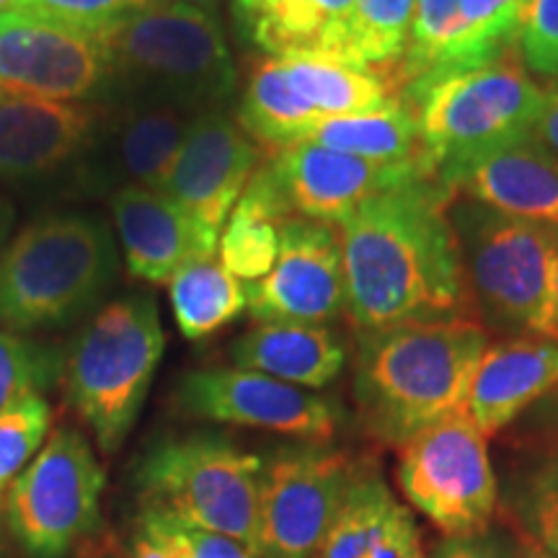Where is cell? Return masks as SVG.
<instances>
[{
  "mask_svg": "<svg viewBox=\"0 0 558 558\" xmlns=\"http://www.w3.org/2000/svg\"><path fill=\"white\" fill-rule=\"evenodd\" d=\"M347 313L360 333L439 318H473L450 194L418 177L367 199L339 222Z\"/></svg>",
  "mask_w": 558,
  "mask_h": 558,
  "instance_id": "obj_1",
  "label": "cell"
},
{
  "mask_svg": "<svg viewBox=\"0 0 558 558\" xmlns=\"http://www.w3.org/2000/svg\"><path fill=\"white\" fill-rule=\"evenodd\" d=\"M488 337L476 318H439L360 333L354 396L369 435L401 448L465 409Z\"/></svg>",
  "mask_w": 558,
  "mask_h": 558,
  "instance_id": "obj_2",
  "label": "cell"
},
{
  "mask_svg": "<svg viewBox=\"0 0 558 558\" xmlns=\"http://www.w3.org/2000/svg\"><path fill=\"white\" fill-rule=\"evenodd\" d=\"M117 107L173 109L197 117L222 109L239 88L218 11L153 0L99 37Z\"/></svg>",
  "mask_w": 558,
  "mask_h": 558,
  "instance_id": "obj_3",
  "label": "cell"
},
{
  "mask_svg": "<svg viewBox=\"0 0 558 558\" xmlns=\"http://www.w3.org/2000/svg\"><path fill=\"white\" fill-rule=\"evenodd\" d=\"M546 90L522 65L518 50L481 68L409 81L399 94L414 111L424 173L435 179L460 160L527 137Z\"/></svg>",
  "mask_w": 558,
  "mask_h": 558,
  "instance_id": "obj_4",
  "label": "cell"
},
{
  "mask_svg": "<svg viewBox=\"0 0 558 558\" xmlns=\"http://www.w3.org/2000/svg\"><path fill=\"white\" fill-rule=\"evenodd\" d=\"M450 222L486 326L509 337H548L556 222L514 218L463 197H450Z\"/></svg>",
  "mask_w": 558,
  "mask_h": 558,
  "instance_id": "obj_5",
  "label": "cell"
},
{
  "mask_svg": "<svg viewBox=\"0 0 558 558\" xmlns=\"http://www.w3.org/2000/svg\"><path fill=\"white\" fill-rule=\"evenodd\" d=\"M114 275L117 246L104 222L81 215L34 222L0 256V324L13 331L65 326Z\"/></svg>",
  "mask_w": 558,
  "mask_h": 558,
  "instance_id": "obj_6",
  "label": "cell"
},
{
  "mask_svg": "<svg viewBox=\"0 0 558 558\" xmlns=\"http://www.w3.org/2000/svg\"><path fill=\"white\" fill-rule=\"evenodd\" d=\"M166 333L153 298H124L96 313L68 360V399L104 452L135 427L163 357Z\"/></svg>",
  "mask_w": 558,
  "mask_h": 558,
  "instance_id": "obj_7",
  "label": "cell"
},
{
  "mask_svg": "<svg viewBox=\"0 0 558 558\" xmlns=\"http://www.w3.org/2000/svg\"><path fill=\"white\" fill-rule=\"evenodd\" d=\"M262 458L220 435L158 442L137 465L143 507L166 509L254 554Z\"/></svg>",
  "mask_w": 558,
  "mask_h": 558,
  "instance_id": "obj_8",
  "label": "cell"
},
{
  "mask_svg": "<svg viewBox=\"0 0 558 558\" xmlns=\"http://www.w3.org/2000/svg\"><path fill=\"white\" fill-rule=\"evenodd\" d=\"M399 486L445 538L494 525L499 486L486 435L458 409L399 448Z\"/></svg>",
  "mask_w": 558,
  "mask_h": 558,
  "instance_id": "obj_9",
  "label": "cell"
},
{
  "mask_svg": "<svg viewBox=\"0 0 558 558\" xmlns=\"http://www.w3.org/2000/svg\"><path fill=\"white\" fill-rule=\"evenodd\" d=\"M347 452L303 442L262 460L256 558H313L360 478Z\"/></svg>",
  "mask_w": 558,
  "mask_h": 558,
  "instance_id": "obj_10",
  "label": "cell"
},
{
  "mask_svg": "<svg viewBox=\"0 0 558 558\" xmlns=\"http://www.w3.org/2000/svg\"><path fill=\"white\" fill-rule=\"evenodd\" d=\"M104 471L88 439L73 427L50 439L13 481L9 525L34 558H62L99 520Z\"/></svg>",
  "mask_w": 558,
  "mask_h": 558,
  "instance_id": "obj_11",
  "label": "cell"
},
{
  "mask_svg": "<svg viewBox=\"0 0 558 558\" xmlns=\"http://www.w3.org/2000/svg\"><path fill=\"white\" fill-rule=\"evenodd\" d=\"M262 156L259 145L222 109L202 111L186 130L156 192L190 218L207 256L218 254L222 228L262 166Z\"/></svg>",
  "mask_w": 558,
  "mask_h": 558,
  "instance_id": "obj_12",
  "label": "cell"
},
{
  "mask_svg": "<svg viewBox=\"0 0 558 558\" xmlns=\"http://www.w3.org/2000/svg\"><path fill=\"white\" fill-rule=\"evenodd\" d=\"M173 399L186 416L277 432L303 442H326L339 427L337 403L243 367L186 373L177 383Z\"/></svg>",
  "mask_w": 558,
  "mask_h": 558,
  "instance_id": "obj_13",
  "label": "cell"
},
{
  "mask_svg": "<svg viewBox=\"0 0 558 558\" xmlns=\"http://www.w3.org/2000/svg\"><path fill=\"white\" fill-rule=\"evenodd\" d=\"M109 58L99 37L13 9L0 11V88L52 101L107 99Z\"/></svg>",
  "mask_w": 558,
  "mask_h": 558,
  "instance_id": "obj_14",
  "label": "cell"
},
{
  "mask_svg": "<svg viewBox=\"0 0 558 558\" xmlns=\"http://www.w3.org/2000/svg\"><path fill=\"white\" fill-rule=\"evenodd\" d=\"M256 320L326 324L347 311L344 254L331 222L288 215L279 226V254L267 277L246 284Z\"/></svg>",
  "mask_w": 558,
  "mask_h": 558,
  "instance_id": "obj_15",
  "label": "cell"
},
{
  "mask_svg": "<svg viewBox=\"0 0 558 558\" xmlns=\"http://www.w3.org/2000/svg\"><path fill=\"white\" fill-rule=\"evenodd\" d=\"M292 215L339 226L378 194L427 177L418 163H375L300 140L264 158Z\"/></svg>",
  "mask_w": 558,
  "mask_h": 558,
  "instance_id": "obj_16",
  "label": "cell"
},
{
  "mask_svg": "<svg viewBox=\"0 0 558 558\" xmlns=\"http://www.w3.org/2000/svg\"><path fill=\"white\" fill-rule=\"evenodd\" d=\"M435 179L450 197L558 226V160L530 135L448 166Z\"/></svg>",
  "mask_w": 558,
  "mask_h": 558,
  "instance_id": "obj_17",
  "label": "cell"
},
{
  "mask_svg": "<svg viewBox=\"0 0 558 558\" xmlns=\"http://www.w3.org/2000/svg\"><path fill=\"white\" fill-rule=\"evenodd\" d=\"M194 117L173 109L117 107L109 128L81 153V181L94 192L145 186L158 190Z\"/></svg>",
  "mask_w": 558,
  "mask_h": 558,
  "instance_id": "obj_18",
  "label": "cell"
},
{
  "mask_svg": "<svg viewBox=\"0 0 558 558\" xmlns=\"http://www.w3.org/2000/svg\"><path fill=\"white\" fill-rule=\"evenodd\" d=\"M96 111L0 88V177L34 179L86 150Z\"/></svg>",
  "mask_w": 558,
  "mask_h": 558,
  "instance_id": "obj_19",
  "label": "cell"
},
{
  "mask_svg": "<svg viewBox=\"0 0 558 558\" xmlns=\"http://www.w3.org/2000/svg\"><path fill=\"white\" fill-rule=\"evenodd\" d=\"M556 388L558 339L512 337L481 354L465 411L492 437Z\"/></svg>",
  "mask_w": 558,
  "mask_h": 558,
  "instance_id": "obj_20",
  "label": "cell"
},
{
  "mask_svg": "<svg viewBox=\"0 0 558 558\" xmlns=\"http://www.w3.org/2000/svg\"><path fill=\"white\" fill-rule=\"evenodd\" d=\"M233 5L243 34L267 58H326L354 65L357 0H233Z\"/></svg>",
  "mask_w": 558,
  "mask_h": 558,
  "instance_id": "obj_21",
  "label": "cell"
},
{
  "mask_svg": "<svg viewBox=\"0 0 558 558\" xmlns=\"http://www.w3.org/2000/svg\"><path fill=\"white\" fill-rule=\"evenodd\" d=\"M120 230L124 262L132 277L150 284L171 282V277L192 259H213L202 248L199 235L181 209L160 192L145 186H124L111 199Z\"/></svg>",
  "mask_w": 558,
  "mask_h": 558,
  "instance_id": "obj_22",
  "label": "cell"
},
{
  "mask_svg": "<svg viewBox=\"0 0 558 558\" xmlns=\"http://www.w3.org/2000/svg\"><path fill=\"white\" fill-rule=\"evenodd\" d=\"M313 558H429L414 514L378 473L362 471Z\"/></svg>",
  "mask_w": 558,
  "mask_h": 558,
  "instance_id": "obj_23",
  "label": "cell"
},
{
  "mask_svg": "<svg viewBox=\"0 0 558 558\" xmlns=\"http://www.w3.org/2000/svg\"><path fill=\"white\" fill-rule=\"evenodd\" d=\"M235 367L254 369L290 386L320 390L344 369L347 352L337 333L324 324L259 320L230 347Z\"/></svg>",
  "mask_w": 558,
  "mask_h": 558,
  "instance_id": "obj_24",
  "label": "cell"
},
{
  "mask_svg": "<svg viewBox=\"0 0 558 558\" xmlns=\"http://www.w3.org/2000/svg\"><path fill=\"white\" fill-rule=\"evenodd\" d=\"M288 215L292 213L262 160L220 235L218 254L222 267L246 282L267 277L279 254V226Z\"/></svg>",
  "mask_w": 558,
  "mask_h": 558,
  "instance_id": "obj_25",
  "label": "cell"
},
{
  "mask_svg": "<svg viewBox=\"0 0 558 558\" xmlns=\"http://www.w3.org/2000/svg\"><path fill=\"white\" fill-rule=\"evenodd\" d=\"M308 140L331 150L349 153V156L375 160V163L422 166L414 111L401 94H393L375 109L326 117L316 124Z\"/></svg>",
  "mask_w": 558,
  "mask_h": 558,
  "instance_id": "obj_26",
  "label": "cell"
},
{
  "mask_svg": "<svg viewBox=\"0 0 558 558\" xmlns=\"http://www.w3.org/2000/svg\"><path fill=\"white\" fill-rule=\"evenodd\" d=\"M324 120L288 83L277 58H262L251 68L239 109V124L262 150H282L308 140Z\"/></svg>",
  "mask_w": 558,
  "mask_h": 558,
  "instance_id": "obj_27",
  "label": "cell"
},
{
  "mask_svg": "<svg viewBox=\"0 0 558 558\" xmlns=\"http://www.w3.org/2000/svg\"><path fill=\"white\" fill-rule=\"evenodd\" d=\"M527 5L530 0H460L427 73L481 68L505 58L518 45Z\"/></svg>",
  "mask_w": 558,
  "mask_h": 558,
  "instance_id": "obj_28",
  "label": "cell"
},
{
  "mask_svg": "<svg viewBox=\"0 0 558 558\" xmlns=\"http://www.w3.org/2000/svg\"><path fill=\"white\" fill-rule=\"evenodd\" d=\"M169 290L179 331L192 341L213 337L248 308L246 288L215 256L186 262Z\"/></svg>",
  "mask_w": 558,
  "mask_h": 558,
  "instance_id": "obj_29",
  "label": "cell"
},
{
  "mask_svg": "<svg viewBox=\"0 0 558 558\" xmlns=\"http://www.w3.org/2000/svg\"><path fill=\"white\" fill-rule=\"evenodd\" d=\"M288 83L320 117H341L386 104V75L326 58H277Z\"/></svg>",
  "mask_w": 558,
  "mask_h": 558,
  "instance_id": "obj_30",
  "label": "cell"
},
{
  "mask_svg": "<svg viewBox=\"0 0 558 558\" xmlns=\"http://www.w3.org/2000/svg\"><path fill=\"white\" fill-rule=\"evenodd\" d=\"M416 0H357L352 16V62L373 73H399L409 50Z\"/></svg>",
  "mask_w": 558,
  "mask_h": 558,
  "instance_id": "obj_31",
  "label": "cell"
},
{
  "mask_svg": "<svg viewBox=\"0 0 558 558\" xmlns=\"http://www.w3.org/2000/svg\"><path fill=\"white\" fill-rule=\"evenodd\" d=\"M52 424L50 403L29 393L0 411V507L26 465L37 456Z\"/></svg>",
  "mask_w": 558,
  "mask_h": 558,
  "instance_id": "obj_32",
  "label": "cell"
},
{
  "mask_svg": "<svg viewBox=\"0 0 558 558\" xmlns=\"http://www.w3.org/2000/svg\"><path fill=\"white\" fill-rule=\"evenodd\" d=\"M137 535L153 543L163 558H256L239 541L194 525L166 509L143 507Z\"/></svg>",
  "mask_w": 558,
  "mask_h": 558,
  "instance_id": "obj_33",
  "label": "cell"
},
{
  "mask_svg": "<svg viewBox=\"0 0 558 558\" xmlns=\"http://www.w3.org/2000/svg\"><path fill=\"white\" fill-rule=\"evenodd\" d=\"M509 505L527 538L558 558V456L522 473L509 492Z\"/></svg>",
  "mask_w": 558,
  "mask_h": 558,
  "instance_id": "obj_34",
  "label": "cell"
},
{
  "mask_svg": "<svg viewBox=\"0 0 558 558\" xmlns=\"http://www.w3.org/2000/svg\"><path fill=\"white\" fill-rule=\"evenodd\" d=\"M153 0H11L5 9L50 21L65 29L101 37Z\"/></svg>",
  "mask_w": 558,
  "mask_h": 558,
  "instance_id": "obj_35",
  "label": "cell"
},
{
  "mask_svg": "<svg viewBox=\"0 0 558 558\" xmlns=\"http://www.w3.org/2000/svg\"><path fill=\"white\" fill-rule=\"evenodd\" d=\"M58 357L45 347L0 329V411L50 386Z\"/></svg>",
  "mask_w": 558,
  "mask_h": 558,
  "instance_id": "obj_36",
  "label": "cell"
},
{
  "mask_svg": "<svg viewBox=\"0 0 558 558\" xmlns=\"http://www.w3.org/2000/svg\"><path fill=\"white\" fill-rule=\"evenodd\" d=\"M514 50L530 75L558 81V0H530Z\"/></svg>",
  "mask_w": 558,
  "mask_h": 558,
  "instance_id": "obj_37",
  "label": "cell"
},
{
  "mask_svg": "<svg viewBox=\"0 0 558 558\" xmlns=\"http://www.w3.org/2000/svg\"><path fill=\"white\" fill-rule=\"evenodd\" d=\"M458 5L460 0H416L409 50L399 68V75H396V83H399V86H407L409 81H414L422 73H427L439 41L445 39L452 19H456Z\"/></svg>",
  "mask_w": 558,
  "mask_h": 558,
  "instance_id": "obj_38",
  "label": "cell"
},
{
  "mask_svg": "<svg viewBox=\"0 0 558 558\" xmlns=\"http://www.w3.org/2000/svg\"><path fill=\"white\" fill-rule=\"evenodd\" d=\"M432 558H520V535L488 525L481 533L442 538Z\"/></svg>",
  "mask_w": 558,
  "mask_h": 558,
  "instance_id": "obj_39",
  "label": "cell"
},
{
  "mask_svg": "<svg viewBox=\"0 0 558 558\" xmlns=\"http://www.w3.org/2000/svg\"><path fill=\"white\" fill-rule=\"evenodd\" d=\"M530 137H533L548 156H554L558 160V86H550L546 90V101H543V109L538 120L533 124Z\"/></svg>",
  "mask_w": 558,
  "mask_h": 558,
  "instance_id": "obj_40",
  "label": "cell"
},
{
  "mask_svg": "<svg viewBox=\"0 0 558 558\" xmlns=\"http://www.w3.org/2000/svg\"><path fill=\"white\" fill-rule=\"evenodd\" d=\"M548 339H558V259H556V269H554V290H550Z\"/></svg>",
  "mask_w": 558,
  "mask_h": 558,
  "instance_id": "obj_41",
  "label": "cell"
},
{
  "mask_svg": "<svg viewBox=\"0 0 558 558\" xmlns=\"http://www.w3.org/2000/svg\"><path fill=\"white\" fill-rule=\"evenodd\" d=\"M520 558H556L548 550H543L538 543L530 541L527 535H520Z\"/></svg>",
  "mask_w": 558,
  "mask_h": 558,
  "instance_id": "obj_42",
  "label": "cell"
},
{
  "mask_svg": "<svg viewBox=\"0 0 558 558\" xmlns=\"http://www.w3.org/2000/svg\"><path fill=\"white\" fill-rule=\"evenodd\" d=\"M132 558H163L158 554V548L153 546V543H148L145 538H140L137 535V541H135V556Z\"/></svg>",
  "mask_w": 558,
  "mask_h": 558,
  "instance_id": "obj_43",
  "label": "cell"
},
{
  "mask_svg": "<svg viewBox=\"0 0 558 558\" xmlns=\"http://www.w3.org/2000/svg\"><path fill=\"white\" fill-rule=\"evenodd\" d=\"M177 3H190V5H199V9L215 11V5H218V0H177Z\"/></svg>",
  "mask_w": 558,
  "mask_h": 558,
  "instance_id": "obj_44",
  "label": "cell"
},
{
  "mask_svg": "<svg viewBox=\"0 0 558 558\" xmlns=\"http://www.w3.org/2000/svg\"><path fill=\"white\" fill-rule=\"evenodd\" d=\"M5 228H9V207H5L3 202H0V239H3Z\"/></svg>",
  "mask_w": 558,
  "mask_h": 558,
  "instance_id": "obj_45",
  "label": "cell"
},
{
  "mask_svg": "<svg viewBox=\"0 0 558 558\" xmlns=\"http://www.w3.org/2000/svg\"><path fill=\"white\" fill-rule=\"evenodd\" d=\"M9 3H11V0H0V9H5Z\"/></svg>",
  "mask_w": 558,
  "mask_h": 558,
  "instance_id": "obj_46",
  "label": "cell"
}]
</instances>
